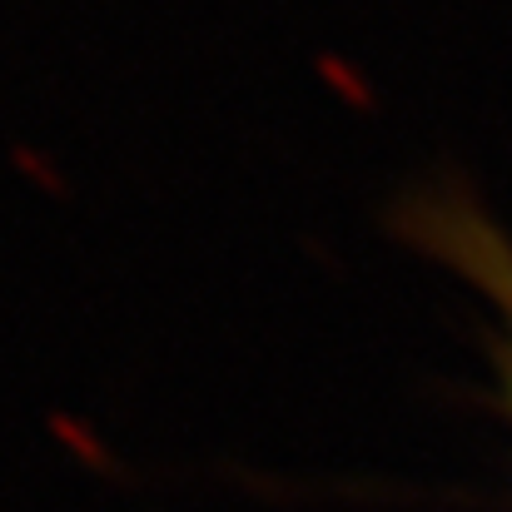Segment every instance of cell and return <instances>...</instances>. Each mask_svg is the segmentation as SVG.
Instances as JSON below:
<instances>
[{
  "label": "cell",
  "mask_w": 512,
  "mask_h": 512,
  "mask_svg": "<svg viewBox=\"0 0 512 512\" xmlns=\"http://www.w3.org/2000/svg\"><path fill=\"white\" fill-rule=\"evenodd\" d=\"M508 408H512V368H508Z\"/></svg>",
  "instance_id": "6da1fadb"
}]
</instances>
